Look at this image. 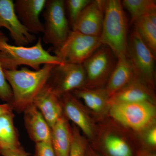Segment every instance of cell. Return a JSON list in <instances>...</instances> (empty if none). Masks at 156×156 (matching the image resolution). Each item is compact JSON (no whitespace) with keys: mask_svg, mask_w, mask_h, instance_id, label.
Listing matches in <instances>:
<instances>
[{"mask_svg":"<svg viewBox=\"0 0 156 156\" xmlns=\"http://www.w3.org/2000/svg\"><path fill=\"white\" fill-rule=\"evenodd\" d=\"M12 95V89L6 80L4 69L0 62V99L6 103H9Z\"/></svg>","mask_w":156,"mask_h":156,"instance_id":"cell-27","label":"cell"},{"mask_svg":"<svg viewBox=\"0 0 156 156\" xmlns=\"http://www.w3.org/2000/svg\"><path fill=\"white\" fill-rule=\"evenodd\" d=\"M89 143L101 156H135L140 148L134 131L109 117L98 122L96 134Z\"/></svg>","mask_w":156,"mask_h":156,"instance_id":"cell-2","label":"cell"},{"mask_svg":"<svg viewBox=\"0 0 156 156\" xmlns=\"http://www.w3.org/2000/svg\"><path fill=\"white\" fill-rule=\"evenodd\" d=\"M85 156H101L99 154L96 152L95 151H94L92 147H91L89 142L87 145V149H86V154Z\"/></svg>","mask_w":156,"mask_h":156,"instance_id":"cell-32","label":"cell"},{"mask_svg":"<svg viewBox=\"0 0 156 156\" xmlns=\"http://www.w3.org/2000/svg\"><path fill=\"white\" fill-rule=\"evenodd\" d=\"M4 34L0 36V62L3 69L12 70L21 65L38 70L42 65L64 64V62L45 50L39 37L36 44L30 47L11 45Z\"/></svg>","mask_w":156,"mask_h":156,"instance_id":"cell-3","label":"cell"},{"mask_svg":"<svg viewBox=\"0 0 156 156\" xmlns=\"http://www.w3.org/2000/svg\"><path fill=\"white\" fill-rule=\"evenodd\" d=\"M47 0H16L14 9L17 17L30 34L44 33V24L40 19Z\"/></svg>","mask_w":156,"mask_h":156,"instance_id":"cell-14","label":"cell"},{"mask_svg":"<svg viewBox=\"0 0 156 156\" xmlns=\"http://www.w3.org/2000/svg\"><path fill=\"white\" fill-rule=\"evenodd\" d=\"M135 156H156V151L150 150L139 148Z\"/></svg>","mask_w":156,"mask_h":156,"instance_id":"cell-31","label":"cell"},{"mask_svg":"<svg viewBox=\"0 0 156 156\" xmlns=\"http://www.w3.org/2000/svg\"><path fill=\"white\" fill-rule=\"evenodd\" d=\"M55 66L44 65L38 70H31L27 67L12 70L4 69L6 80L13 93L9 103L13 111L21 113L33 104L35 98L47 85Z\"/></svg>","mask_w":156,"mask_h":156,"instance_id":"cell-1","label":"cell"},{"mask_svg":"<svg viewBox=\"0 0 156 156\" xmlns=\"http://www.w3.org/2000/svg\"><path fill=\"white\" fill-rule=\"evenodd\" d=\"M128 57L137 77L156 90V56L135 30L128 41Z\"/></svg>","mask_w":156,"mask_h":156,"instance_id":"cell-7","label":"cell"},{"mask_svg":"<svg viewBox=\"0 0 156 156\" xmlns=\"http://www.w3.org/2000/svg\"><path fill=\"white\" fill-rule=\"evenodd\" d=\"M134 133L140 147L156 151V122Z\"/></svg>","mask_w":156,"mask_h":156,"instance_id":"cell-24","label":"cell"},{"mask_svg":"<svg viewBox=\"0 0 156 156\" xmlns=\"http://www.w3.org/2000/svg\"><path fill=\"white\" fill-rule=\"evenodd\" d=\"M82 101L98 122L108 117L109 96L105 88L88 89L83 87L71 92Z\"/></svg>","mask_w":156,"mask_h":156,"instance_id":"cell-16","label":"cell"},{"mask_svg":"<svg viewBox=\"0 0 156 156\" xmlns=\"http://www.w3.org/2000/svg\"><path fill=\"white\" fill-rule=\"evenodd\" d=\"M86 74L83 65L65 62L53 68L47 85L58 97L84 87Z\"/></svg>","mask_w":156,"mask_h":156,"instance_id":"cell-10","label":"cell"},{"mask_svg":"<svg viewBox=\"0 0 156 156\" xmlns=\"http://www.w3.org/2000/svg\"><path fill=\"white\" fill-rule=\"evenodd\" d=\"M72 126L64 115L51 128V143L56 156H70Z\"/></svg>","mask_w":156,"mask_h":156,"instance_id":"cell-20","label":"cell"},{"mask_svg":"<svg viewBox=\"0 0 156 156\" xmlns=\"http://www.w3.org/2000/svg\"><path fill=\"white\" fill-rule=\"evenodd\" d=\"M133 24L134 30L156 56V11L140 17Z\"/></svg>","mask_w":156,"mask_h":156,"instance_id":"cell-22","label":"cell"},{"mask_svg":"<svg viewBox=\"0 0 156 156\" xmlns=\"http://www.w3.org/2000/svg\"><path fill=\"white\" fill-rule=\"evenodd\" d=\"M72 136L70 156H85L89 140L81 134L80 129L74 124L72 125Z\"/></svg>","mask_w":156,"mask_h":156,"instance_id":"cell-25","label":"cell"},{"mask_svg":"<svg viewBox=\"0 0 156 156\" xmlns=\"http://www.w3.org/2000/svg\"><path fill=\"white\" fill-rule=\"evenodd\" d=\"M3 34H4L2 33L1 32H0V36H1Z\"/></svg>","mask_w":156,"mask_h":156,"instance_id":"cell-33","label":"cell"},{"mask_svg":"<svg viewBox=\"0 0 156 156\" xmlns=\"http://www.w3.org/2000/svg\"><path fill=\"white\" fill-rule=\"evenodd\" d=\"M2 27L9 30L16 46H26L36 39L20 21L13 0H0V28Z\"/></svg>","mask_w":156,"mask_h":156,"instance_id":"cell-12","label":"cell"},{"mask_svg":"<svg viewBox=\"0 0 156 156\" xmlns=\"http://www.w3.org/2000/svg\"><path fill=\"white\" fill-rule=\"evenodd\" d=\"M13 108L10 104L5 103L0 104V117L13 112Z\"/></svg>","mask_w":156,"mask_h":156,"instance_id":"cell-30","label":"cell"},{"mask_svg":"<svg viewBox=\"0 0 156 156\" xmlns=\"http://www.w3.org/2000/svg\"><path fill=\"white\" fill-rule=\"evenodd\" d=\"M34 156H56L51 141L36 143Z\"/></svg>","mask_w":156,"mask_h":156,"instance_id":"cell-28","label":"cell"},{"mask_svg":"<svg viewBox=\"0 0 156 156\" xmlns=\"http://www.w3.org/2000/svg\"><path fill=\"white\" fill-rule=\"evenodd\" d=\"M108 117L134 132L156 122V105L128 102L111 105Z\"/></svg>","mask_w":156,"mask_h":156,"instance_id":"cell-5","label":"cell"},{"mask_svg":"<svg viewBox=\"0 0 156 156\" xmlns=\"http://www.w3.org/2000/svg\"><path fill=\"white\" fill-rule=\"evenodd\" d=\"M134 102H147L156 105L155 91L136 76L109 98L110 106L115 104Z\"/></svg>","mask_w":156,"mask_h":156,"instance_id":"cell-15","label":"cell"},{"mask_svg":"<svg viewBox=\"0 0 156 156\" xmlns=\"http://www.w3.org/2000/svg\"><path fill=\"white\" fill-rule=\"evenodd\" d=\"M102 45L99 37L71 30L63 44L53 52L64 62L82 64Z\"/></svg>","mask_w":156,"mask_h":156,"instance_id":"cell-9","label":"cell"},{"mask_svg":"<svg viewBox=\"0 0 156 156\" xmlns=\"http://www.w3.org/2000/svg\"><path fill=\"white\" fill-rule=\"evenodd\" d=\"M106 1H91L72 26L73 31L86 35L100 37Z\"/></svg>","mask_w":156,"mask_h":156,"instance_id":"cell-13","label":"cell"},{"mask_svg":"<svg viewBox=\"0 0 156 156\" xmlns=\"http://www.w3.org/2000/svg\"><path fill=\"white\" fill-rule=\"evenodd\" d=\"M23 113L26 129L30 139L35 144L51 141V128L36 107L33 104Z\"/></svg>","mask_w":156,"mask_h":156,"instance_id":"cell-17","label":"cell"},{"mask_svg":"<svg viewBox=\"0 0 156 156\" xmlns=\"http://www.w3.org/2000/svg\"><path fill=\"white\" fill-rule=\"evenodd\" d=\"M117 58L108 47L102 45L82 64L86 74L84 87L105 88L116 64Z\"/></svg>","mask_w":156,"mask_h":156,"instance_id":"cell-8","label":"cell"},{"mask_svg":"<svg viewBox=\"0 0 156 156\" xmlns=\"http://www.w3.org/2000/svg\"><path fill=\"white\" fill-rule=\"evenodd\" d=\"M122 4L131 15V23L140 17L156 11L154 0H124Z\"/></svg>","mask_w":156,"mask_h":156,"instance_id":"cell-23","label":"cell"},{"mask_svg":"<svg viewBox=\"0 0 156 156\" xmlns=\"http://www.w3.org/2000/svg\"><path fill=\"white\" fill-rule=\"evenodd\" d=\"M44 9L43 40L45 44L52 45V50H54L61 47L71 31L66 17L65 1L47 0Z\"/></svg>","mask_w":156,"mask_h":156,"instance_id":"cell-6","label":"cell"},{"mask_svg":"<svg viewBox=\"0 0 156 156\" xmlns=\"http://www.w3.org/2000/svg\"><path fill=\"white\" fill-rule=\"evenodd\" d=\"M33 104L41 112L51 128L63 115L60 98L53 93L47 84L35 98Z\"/></svg>","mask_w":156,"mask_h":156,"instance_id":"cell-18","label":"cell"},{"mask_svg":"<svg viewBox=\"0 0 156 156\" xmlns=\"http://www.w3.org/2000/svg\"><path fill=\"white\" fill-rule=\"evenodd\" d=\"M91 0H66L65 8L68 14L69 22L72 27L84 9L90 3Z\"/></svg>","mask_w":156,"mask_h":156,"instance_id":"cell-26","label":"cell"},{"mask_svg":"<svg viewBox=\"0 0 156 156\" xmlns=\"http://www.w3.org/2000/svg\"><path fill=\"white\" fill-rule=\"evenodd\" d=\"M135 76L133 66L128 56L118 58L105 89L110 97L130 83Z\"/></svg>","mask_w":156,"mask_h":156,"instance_id":"cell-19","label":"cell"},{"mask_svg":"<svg viewBox=\"0 0 156 156\" xmlns=\"http://www.w3.org/2000/svg\"><path fill=\"white\" fill-rule=\"evenodd\" d=\"M1 154L3 156H29V153L24 149L20 151L1 150Z\"/></svg>","mask_w":156,"mask_h":156,"instance_id":"cell-29","label":"cell"},{"mask_svg":"<svg viewBox=\"0 0 156 156\" xmlns=\"http://www.w3.org/2000/svg\"><path fill=\"white\" fill-rule=\"evenodd\" d=\"M128 26L122 2L106 1L102 30V45L108 47L117 59L128 56Z\"/></svg>","mask_w":156,"mask_h":156,"instance_id":"cell-4","label":"cell"},{"mask_svg":"<svg viewBox=\"0 0 156 156\" xmlns=\"http://www.w3.org/2000/svg\"><path fill=\"white\" fill-rule=\"evenodd\" d=\"M0 155H1V151H0Z\"/></svg>","mask_w":156,"mask_h":156,"instance_id":"cell-34","label":"cell"},{"mask_svg":"<svg viewBox=\"0 0 156 156\" xmlns=\"http://www.w3.org/2000/svg\"><path fill=\"white\" fill-rule=\"evenodd\" d=\"M14 113L0 117V151H20L19 133L14 124Z\"/></svg>","mask_w":156,"mask_h":156,"instance_id":"cell-21","label":"cell"},{"mask_svg":"<svg viewBox=\"0 0 156 156\" xmlns=\"http://www.w3.org/2000/svg\"><path fill=\"white\" fill-rule=\"evenodd\" d=\"M60 99L65 116L72 121L89 142H91L96 134L97 121L83 102L71 92L62 95Z\"/></svg>","mask_w":156,"mask_h":156,"instance_id":"cell-11","label":"cell"}]
</instances>
